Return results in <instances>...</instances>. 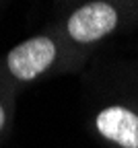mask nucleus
<instances>
[{
	"label": "nucleus",
	"instance_id": "f257e3e1",
	"mask_svg": "<svg viewBox=\"0 0 138 148\" xmlns=\"http://www.w3.org/2000/svg\"><path fill=\"white\" fill-rule=\"evenodd\" d=\"M117 25V12L107 2H89L72 12L68 33L78 43H93L109 35Z\"/></svg>",
	"mask_w": 138,
	"mask_h": 148
},
{
	"label": "nucleus",
	"instance_id": "f03ea898",
	"mask_svg": "<svg viewBox=\"0 0 138 148\" xmlns=\"http://www.w3.org/2000/svg\"><path fill=\"white\" fill-rule=\"evenodd\" d=\"M56 58V45L48 37H31L10 49L6 64L12 76L19 80H33L52 66Z\"/></svg>",
	"mask_w": 138,
	"mask_h": 148
},
{
	"label": "nucleus",
	"instance_id": "7ed1b4c3",
	"mask_svg": "<svg viewBox=\"0 0 138 148\" xmlns=\"http://www.w3.org/2000/svg\"><path fill=\"white\" fill-rule=\"evenodd\" d=\"M95 123L103 138L120 144L122 148H138V115L134 111L113 105L103 109Z\"/></svg>",
	"mask_w": 138,
	"mask_h": 148
},
{
	"label": "nucleus",
	"instance_id": "20e7f679",
	"mask_svg": "<svg viewBox=\"0 0 138 148\" xmlns=\"http://www.w3.org/2000/svg\"><path fill=\"white\" fill-rule=\"evenodd\" d=\"M2 125H4V109L0 105V130H2Z\"/></svg>",
	"mask_w": 138,
	"mask_h": 148
}]
</instances>
